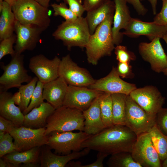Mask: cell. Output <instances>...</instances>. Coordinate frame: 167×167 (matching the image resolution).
Instances as JSON below:
<instances>
[{
	"label": "cell",
	"mask_w": 167,
	"mask_h": 167,
	"mask_svg": "<svg viewBox=\"0 0 167 167\" xmlns=\"http://www.w3.org/2000/svg\"><path fill=\"white\" fill-rule=\"evenodd\" d=\"M88 88L111 94L122 93L126 95H129L137 88L135 84L123 80L119 75L116 68L113 66L107 75L95 80Z\"/></svg>",
	"instance_id": "obj_17"
},
{
	"label": "cell",
	"mask_w": 167,
	"mask_h": 167,
	"mask_svg": "<svg viewBox=\"0 0 167 167\" xmlns=\"http://www.w3.org/2000/svg\"><path fill=\"white\" fill-rule=\"evenodd\" d=\"M17 0H4V1L12 6Z\"/></svg>",
	"instance_id": "obj_51"
},
{
	"label": "cell",
	"mask_w": 167,
	"mask_h": 167,
	"mask_svg": "<svg viewBox=\"0 0 167 167\" xmlns=\"http://www.w3.org/2000/svg\"><path fill=\"white\" fill-rule=\"evenodd\" d=\"M15 19L24 24L35 25L46 30L50 19L48 8L34 0H18L12 6Z\"/></svg>",
	"instance_id": "obj_5"
},
{
	"label": "cell",
	"mask_w": 167,
	"mask_h": 167,
	"mask_svg": "<svg viewBox=\"0 0 167 167\" xmlns=\"http://www.w3.org/2000/svg\"><path fill=\"white\" fill-rule=\"evenodd\" d=\"M13 138L9 133L0 131V157L15 151L17 149L13 142Z\"/></svg>",
	"instance_id": "obj_33"
},
{
	"label": "cell",
	"mask_w": 167,
	"mask_h": 167,
	"mask_svg": "<svg viewBox=\"0 0 167 167\" xmlns=\"http://www.w3.org/2000/svg\"><path fill=\"white\" fill-rule=\"evenodd\" d=\"M104 92L88 87L68 85L63 105L83 112L88 108L95 99Z\"/></svg>",
	"instance_id": "obj_16"
},
{
	"label": "cell",
	"mask_w": 167,
	"mask_h": 167,
	"mask_svg": "<svg viewBox=\"0 0 167 167\" xmlns=\"http://www.w3.org/2000/svg\"><path fill=\"white\" fill-rule=\"evenodd\" d=\"M91 135L84 131H54L48 135L47 145L55 153L66 155L83 149L82 143Z\"/></svg>",
	"instance_id": "obj_7"
},
{
	"label": "cell",
	"mask_w": 167,
	"mask_h": 167,
	"mask_svg": "<svg viewBox=\"0 0 167 167\" xmlns=\"http://www.w3.org/2000/svg\"><path fill=\"white\" fill-rule=\"evenodd\" d=\"M152 143L161 161L167 156V136L159 129L156 124L149 131Z\"/></svg>",
	"instance_id": "obj_29"
},
{
	"label": "cell",
	"mask_w": 167,
	"mask_h": 167,
	"mask_svg": "<svg viewBox=\"0 0 167 167\" xmlns=\"http://www.w3.org/2000/svg\"><path fill=\"white\" fill-rule=\"evenodd\" d=\"M61 59L55 56L49 59L42 54L37 55L30 59V70L43 84L53 80L59 76L58 69Z\"/></svg>",
	"instance_id": "obj_15"
},
{
	"label": "cell",
	"mask_w": 167,
	"mask_h": 167,
	"mask_svg": "<svg viewBox=\"0 0 167 167\" xmlns=\"http://www.w3.org/2000/svg\"><path fill=\"white\" fill-rule=\"evenodd\" d=\"M51 148L47 145L41 147L40 154V163L41 167H64L71 161L86 156L90 150L87 148H83L79 152L63 156L53 153Z\"/></svg>",
	"instance_id": "obj_19"
},
{
	"label": "cell",
	"mask_w": 167,
	"mask_h": 167,
	"mask_svg": "<svg viewBox=\"0 0 167 167\" xmlns=\"http://www.w3.org/2000/svg\"><path fill=\"white\" fill-rule=\"evenodd\" d=\"M45 30L35 25L22 24L16 20V40L14 47L15 53L21 54L26 50H33L39 41L41 33Z\"/></svg>",
	"instance_id": "obj_13"
},
{
	"label": "cell",
	"mask_w": 167,
	"mask_h": 167,
	"mask_svg": "<svg viewBox=\"0 0 167 167\" xmlns=\"http://www.w3.org/2000/svg\"><path fill=\"white\" fill-rule=\"evenodd\" d=\"M67 4L69 9L78 17L82 16L85 11L82 0H62Z\"/></svg>",
	"instance_id": "obj_40"
},
{
	"label": "cell",
	"mask_w": 167,
	"mask_h": 167,
	"mask_svg": "<svg viewBox=\"0 0 167 167\" xmlns=\"http://www.w3.org/2000/svg\"><path fill=\"white\" fill-rule=\"evenodd\" d=\"M115 9L113 16L112 32L115 45H120L122 40L123 34L120 32L125 29L132 17L127 2L125 0H114Z\"/></svg>",
	"instance_id": "obj_20"
},
{
	"label": "cell",
	"mask_w": 167,
	"mask_h": 167,
	"mask_svg": "<svg viewBox=\"0 0 167 167\" xmlns=\"http://www.w3.org/2000/svg\"><path fill=\"white\" fill-rule=\"evenodd\" d=\"M156 124L161 131L167 136V108L161 109L156 117Z\"/></svg>",
	"instance_id": "obj_39"
},
{
	"label": "cell",
	"mask_w": 167,
	"mask_h": 167,
	"mask_svg": "<svg viewBox=\"0 0 167 167\" xmlns=\"http://www.w3.org/2000/svg\"><path fill=\"white\" fill-rule=\"evenodd\" d=\"M107 156L105 154L98 152L96 161L91 164L82 165L79 161L75 162L71 161L67 164V166L71 167H103V162L105 158Z\"/></svg>",
	"instance_id": "obj_38"
},
{
	"label": "cell",
	"mask_w": 167,
	"mask_h": 167,
	"mask_svg": "<svg viewBox=\"0 0 167 167\" xmlns=\"http://www.w3.org/2000/svg\"><path fill=\"white\" fill-rule=\"evenodd\" d=\"M41 147H36L28 150L19 152L15 151L7 154L2 158L9 163L11 167H38L40 163Z\"/></svg>",
	"instance_id": "obj_23"
},
{
	"label": "cell",
	"mask_w": 167,
	"mask_h": 167,
	"mask_svg": "<svg viewBox=\"0 0 167 167\" xmlns=\"http://www.w3.org/2000/svg\"><path fill=\"white\" fill-rule=\"evenodd\" d=\"M113 15H109L98 26L85 47L88 61L92 65H97L102 57L110 56L114 49L112 32Z\"/></svg>",
	"instance_id": "obj_2"
},
{
	"label": "cell",
	"mask_w": 167,
	"mask_h": 167,
	"mask_svg": "<svg viewBox=\"0 0 167 167\" xmlns=\"http://www.w3.org/2000/svg\"><path fill=\"white\" fill-rule=\"evenodd\" d=\"M114 49L116 59L118 62L130 63L131 61L136 59L135 54L128 50L126 46L119 45H116Z\"/></svg>",
	"instance_id": "obj_37"
},
{
	"label": "cell",
	"mask_w": 167,
	"mask_h": 167,
	"mask_svg": "<svg viewBox=\"0 0 167 167\" xmlns=\"http://www.w3.org/2000/svg\"><path fill=\"white\" fill-rule=\"evenodd\" d=\"M129 95L146 112L156 117L165 103V98L159 89L153 86L137 88Z\"/></svg>",
	"instance_id": "obj_12"
},
{
	"label": "cell",
	"mask_w": 167,
	"mask_h": 167,
	"mask_svg": "<svg viewBox=\"0 0 167 167\" xmlns=\"http://www.w3.org/2000/svg\"><path fill=\"white\" fill-rule=\"evenodd\" d=\"M163 161L162 163V167H167V156Z\"/></svg>",
	"instance_id": "obj_52"
},
{
	"label": "cell",
	"mask_w": 167,
	"mask_h": 167,
	"mask_svg": "<svg viewBox=\"0 0 167 167\" xmlns=\"http://www.w3.org/2000/svg\"><path fill=\"white\" fill-rule=\"evenodd\" d=\"M137 137L126 126L113 125L92 135L83 143L81 147L108 156L122 152L131 153Z\"/></svg>",
	"instance_id": "obj_1"
},
{
	"label": "cell",
	"mask_w": 167,
	"mask_h": 167,
	"mask_svg": "<svg viewBox=\"0 0 167 167\" xmlns=\"http://www.w3.org/2000/svg\"></svg>",
	"instance_id": "obj_53"
},
{
	"label": "cell",
	"mask_w": 167,
	"mask_h": 167,
	"mask_svg": "<svg viewBox=\"0 0 167 167\" xmlns=\"http://www.w3.org/2000/svg\"><path fill=\"white\" fill-rule=\"evenodd\" d=\"M107 0H84L83 6L87 12L99 6Z\"/></svg>",
	"instance_id": "obj_45"
},
{
	"label": "cell",
	"mask_w": 167,
	"mask_h": 167,
	"mask_svg": "<svg viewBox=\"0 0 167 167\" xmlns=\"http://www.w3.org/2000/svg\"><path fill=\"white\" fill-rule=\"evenodd\" d=\"M91 35L86 19L82 16L72 21L62 22L52 34L54 38L62 41L68 50L73 47L85 48Z\"/></svg>",
	"instance_id": "obj_3"
},
{
	"label": "cell",
	"mask_w": 167,
	"mask_h": 167,
	"mask_svg": "<svg viewBox=\"0 0 167 167\" xmlns=\"http://www.w3.org/2000/svg\"><path fill=\"white\" fill-rule=\"evenodd\" d=\"M161 11L154 18L153 22L159 25L167 27V0H162Z\"/></svg>",
	"instance_id": "obj_41"
},
{
	"label": "cell",
	"mask_w": 167,
	"mask_h": 167,
	"mask_svg": "<svg viewBox=\"0 0 167 167\" xmlns=\"http://www.w3.org/2000/svg\"><path fill=\"white\" fill-rule=\"evenodd\" d=\"M45 127L33 129L23 126H16L10 132L18 151H25L36 147L48 144Z\"/></svg>",
	"instance_id": "obj_9"
},
{
	"label": "cell",
	"mask_w": 167,
	"mask_h": 167,
	"mask_svg": "<svg viewBox=\"0 0 167 167\" xmlns=\"http://www.w3.org/2000/svg\"><path fill=\"white\" fill-rule=\"evenodd\" d=\"M66 4L65 2H62L59 4L56 3L51 4V6L54 11V15L61 16L67 21L75 20L78 17L67 7Z\"/></svg>",
	"instance_id": "obj_35"
},
{
	"label": "cell",
	"mask_w": 167,
	"mask_h": 167,
	"mask_svg": "<svg viewBox=\"0 0 167 167\" xmlns=\"http://www.w3.org/2000/svg\"><path fill=\"white\" fill-rule=\"evenodd\" d=\"M13 95L7 91H0V114L20 126L23 125L24 115L19 107L15 105Z\"/></svg>",
	"instance_id": "obj_24"
},
{
	"label": "cell",
	"mask_w": 167,
	"mask_h": 167,
	"mask_svg": "<svg viewBox=\"0 0 167 167\" xmlns=\"http://www.w3.org/2000/svg\"><path fill=\"white\" fill-rule=\"evenodd\" d=\"M38 81L37 77H34L30 82L22 85L18 88L21 96V103L19 107L22 112L26 109L30 102Z\"/></svg>",
	"instance_id": "obj_32"
},
{
	"label": "cell",
	"mask_w": 167,
	"mask_h": 167,
	"mask_svg": "<svg viewBox=\"0 0 167 167\" xmlns=\"http://www.w3.org/2000/svg\"><path fill=\"white\" fill-rule=\"evenodd\" d=\"M115 9L114 1L107 0L99 6L87 12L85 18L91 35L109 15L114 14Z\"/></svg>",
	"instance_id": "obj_26"
},
{
	"label": "cell",
	"mask_w": 167,
	"mask_h": 167,
	"mask_svg": "<svg viewBox=\"0 0 167 167\" xmlns=\"http://www.w3.org/2000/svg\"><path fill=\"white\" fill-rule=\"evenodd\" d=\"M13 98L15 104L19 106L21 101V96L20 92L18 91L15 93L13 95Z\"/></svg>",
	"instance_id": "obj_46"
},
{
	"label": "cell",
	"mask_w": 167,
	"mask_h": 167,
	"mask_svg": "<svg viewBox=\"0 0 167 167\" xmlns=\"http://www.w3.org/2000/svg\"><path fill=\"white\" fill-rule=\"evenodd\" d=\"M43 6L48 8L49 6V3L50 0H34ZM60 1L61 0H56Z\"/></svg>",
	"instance_id": "obj_48"
},
{
	"label": "cell",
	"mask_w": 167,
	"mask_h": 167,
	"mask_svg": "<svg viewBox=\"0 0 167 167\" xmlns=\"http://www.w3.org/2000/svg\"><path fill=\"white\" fill-rule=\"evenodd\" d=\"M84 121L82 111L62 105L47 118L45 134L48 135L54 131H84Z\"/></svg>",
	"instance_id": "obj_4"
},
{
	"label": "cell",
	"mask_w": 167,
	"mask_h": 167,
	"mask_svg": "<svg viewBox=\"0 0 167 167\" xmlns=\"http://www.w3.org/2000/svg\"><path fill=\"white\" fill-rule=\"evenodd\" d=\"M44 84L38 80L33 92L30 102L26 109L23 112L24 115L33 108L39 106L44 102L43 91Z\"/></svg>",
	"instance_id": "obj_34"
},
{
	"label": "cell",
	"mask_w": 167,
	"mask_h": 167,
	"mask_svg": "<svg viewBox=\"0 0 167 167\" xmlns=\"http://www.w3.org/2000/svg\"><path fill=\"white\" fill-rule=\"evenodd\" d=\"M159 37H156L149 43L142 42L138 50L142 58L148 62L155 72H163L167 66V55L162 46Z\"/></svg>",
	"instance_id": "obj_14"
},
{
	"label": "cell",
	"mask_w": 167,
	"mask_h": 167,
	"mask_svg": "<svg viewBox=\"0 0 167 167\" xmlns=\"http://www.w3.org/2000/svg\"><path fill=\"white\" fill-rule=\"evenodd\" d=\"M116 68L119 75L122 78H131L134 76L132 66L129 63L118 62Z\"/></svg>",
	"instance_id": "obj_42"
},
{
	"label": "cell",
	"mask_w": 167,
	"mask_h": 167,
	"mask_svg": "<svg viewBox=\"0 0 167 167\" xmlns=\"http://www.w3.org/2000/svg\"><path fill=\"white\" fill-rule=\"evenodd\" d=\"M58 74L69 85L88 87L95 81L86 69L79 67L72 60L69 54L61 59Z\"/></svg>",
	"instance_id": "obj_10"
},
{
	"label": "cell",
	"mask_w": 167,
	"mask_h": 167,
	"mask_svg": "<svg viewBox=\"0 0 167 167\" xmlns=\"http://www.w3.org/2000/svg\"><path fill=\"white\" fill-rule=\"evenodd\" d=\"M0 167H11V166L9 163L5 161L2 158H0Z\"/></svg>",
	"instance_id": "obj_49"
},
{
	"label": "cell",
	"mask_w": 167,
	"mask_h": 167,
	"mask_svg": "<svg viewBox=\"0 0 167 167\" xmlns=\"http://www.w3.org/2000/svg\"><path fill=\"white\" fill-rule=\"evenodd\" d=\"M131 153L134 160L142 167H162L161 160L148 132L137 136Z\"/></svg>",
	"instance_id": "obj_11"
},
{
	"label": "cell",
	"mask_w": 167,
	"mask_h": 167,
	"mask_svg": "<svg viewBox=\"0 0 167 167\" xmlns=\"http://www.w3.org/2000/svg\"><path fill=\"white\" fill-rule=\"evenodd\" d=\"M107 164L109 167H142L133 159L131 153L122 152L111 155Z\"/></svg>",
	"instance_id": "obj_30"
},
{
	"label": "cell",
	"mask_w": 167,
	"mask_h": 167,
	"mask_svg": "<svg viewBox=\"0 0 167 167\" xmlns=\"http://www.w3.org/2000/svg\"><path fill=\"white\" fill-rule=\"evenodd\" d=\"M68 84L61 77L44 84L43 91L44 100L55 109L63 105Z\"/></svg>",
	"instance_id": "obj_21"
},
{
	"label": "cell",
	"mask_w": 167,
	"mask_h": 167,
	"mask_svg": "<svg viewBox=\"0 0 167 167\" xmlns=\"http://www.w3.org/2000/svg\"><path fill=\"white\" fill-rule=\"evenodd\" d=\"M3 72L0 77V91H7L11 88H18L24 83H28L32 79L28 73L24 63V56L16 53L11 57L6 65L1 63Z\"/></svg>",
	"instance_id": "obj_6"
},
{
	"label": "cell",
	"mask_w": 167,
	"mask_h": 167,
	"mask_svg": "<svg viewBox=\"0 0 167 167\" xmlns=\"http://www.w3.org/2000/svg\"><path fill=\"white\" fill-rule=\"evenodd\" d=\"M0 41L9 37L15 32V16L12 6L4 1L0 11Z\"/></svg>",
	"instance_id": "obj_27"
},
{
	"label": "cell",
	"mask_w": 167,
	"mask_h": 167,
	"mask_svg": "<svg viewBox=\"0 0 167 167\" xmlns=\"http://www.w3.org/2000/svg\"><path fill=\"white\" fill-rule=\"evenodd\" d=\"M125 0L133 6L139 15H144L147 13L148 10L142 4L140 0Z\"/></svg>",
	"instance_id": "obj_44"
},
{
	"label": "cell",
	"mask_w": 167,
	"mask_h": 167,
	"mask_svg": "<svg viewBox=\"0 0 167 167\" xmlns=\"http://www.w3.org/2000/svg\"><path fill=\"white\" fill-rule=\"evenodd\" d=\"M112 101L113 125H125L126 95L122 93L111 94Z\"/></svg>",
	"instance_id": "obj_28"
},
{
	"label": "cell",
	"mask_w": 167,
	"mask_h": 167,
	"mask_svg": "<svg viewBox=\"0 0 167 167\" xmlns=\"http://www.w3.org/2000/svg\"><path fill=\"white\" fill-rule=\"evenodd\" d=\"M16 40V35L13 34L11 36L0 41V60L5 56L9 54L11 57L16 54L13 48V45Z\"/></svg>",
	"instance_id": "obj_36"
},
{
	"label": "cell",
	"mask_w": 167,
	"mask_h": 167,
	"mask_svg": "<svg viewBox=\"0 0 167 167\" xmlns=\"http://www.w3.org/2000/svg\"><path fill=\"white\" fill-rule=\"evenodd\" d=\"M123 35L130 37L147 36L151 41L156 37L162 38L167 33V27L159 25L152 22H145L132 18L124 31Z\"/></svg>",
	"instance_id": "obj_18"
},
{
	"label": "cell",
	"mask_w": 167,
	"mask_h": 167,
	"mask_svg": "<svg viewBox=\"0 0 167 167\" xmlns=\"http://www.w3.org/2000/svg\"><path fill=\"white\" fill-rule=\"evenodd\" d=\"M16 126H17L13 122L0 116V131L10 133Z\"/></svg>",
	"instance_id": "obj_43"
},
{
	"label": "cell",
	"mask_w": 167,
	"mask_h": 167,
	"mask_svg": "<svg viewBox=\"0 0 167 167\" xmlns=\"http://www.w3.org/2000/svg\"><path fill=\"white\" fill-rule=\"evenodd\" d=\"M101 94L95 99L88 108L82 112L84 118V131L90 135H95L106 128L103 123L101 112Z\"/></svg>",
	"instance_id": "obj_22"
},
{
	"label": "cell",
	"mask_w": 167,
	"mask_h": 167,
	"mask_svg": "<svg viewBox=\"0 0 167 167\" xmlns=\"http://www.w3.org/2000/svg\"><path fill=\"white\" fill-rule=\"evenodd\" d=\"M100 107L103 123L106 127L113 125L112 101L111 94L104 92L100 96Z\"/></svg>",
	"instance_id": "obj_31"
},
{
	"label": "cell",
	"mask_w": 167,
	"mask_h": 167,
	"mask_svg": "<svg viewBox=\"0 0 167 167\" xmlns=\"http://www.w3.org/2000/svg\"><path fill=\"white\" fill-rule=\"evenodd\" d=\"M55 110L50 104L44 102L24 115L23 126L33 129L45 127L47 118Z\"/></svg>",
	"instance_id": "obj_25"
},
{
	"label": "cell",
	"mask_w": 167,
	"mask_h": 167,
	"mask_svg": "<svg viewBox=\"0 0 167 167\" xmlns=\"http://www.w3.org/2000/svg\"><path fill=\"white\" fill-rule=\"evenodd\" d=\"M141 1L145 0H140ZM150 3L152 9L153 14L155 15L156 13V6L157 0H147Z\"/></svg>",
	"instance_id": "obj_47"
},
{
	"label": "cell",
	"mask_w": 167,
	"mask_h": 167,
	"mask_svg": "<svg viewBox=\"0 0 167 167\" xmlns=\"http://www.w3.org/2000/svg\"><path fill=\"white\" fill-rule=\"evenodd\" d=\"M125 126L137 136L149 130L156 124V117L146 112L129 95H126Z\"/></svg>",
	"instance_id": "obj_8"
},
{
	"label": "cell",
	"mask_w": 167,
	"mask_h": 167,
	"mask_svg": "<svg viewBox=\"0 0 167 167\" xmlns=\"http://www.w3.org/2000/svg\"><path fill=\"white\" fill-rule=\"evenodd\" d=\"M162 38L164 40L167 45V33ZM162 73L165 75L167 76V66Z\"/></svg>",
	"instance_id": "obj_50"
}]
</instances>
